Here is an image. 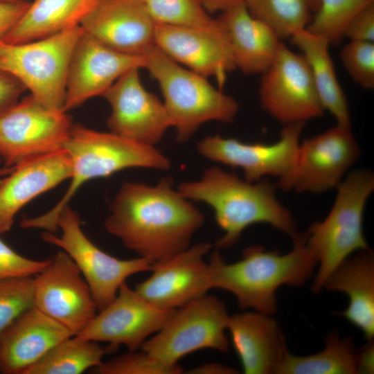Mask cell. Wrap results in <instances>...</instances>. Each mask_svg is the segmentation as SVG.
Masks as SVG:
<instances>
[{
  "instance_id": "2e32d148",
  "label": "cell",
  "mask_w": 374,
  "mask_h": 374,
  "mask_svg": "<svg viewBox=\"0 0 374 374\" xmlns=\"http://www.w3.org/2000/svg\"><path fill=\"white\" fill-rule=\"evenodd\" d=\"M139 69L125 72L103 94L111 107L107 125L112 133L155 146L172 124L163 102L142 84Z\"/></svg>"
},
{
  "instance_id": "7402d4cb",
  "label": "cell",
  "mask_w": 374,
  "mask_h": 374,
  "mask_svg": "<svg viewBox=\"0 0 374 374\" xmlns=\"http://www.w3.org/2000/svg\"><path fill=\"white\" fill-rule=\"evenodd\" d=\"M74 336L37 308L20 314L0 338V373L24 374L51 348Z\"/></svg>"
},
{
  "instance_id": "44dd1931",
  "label": "cell",
  "mask_w": 374,
  "mask_h": 374,
  "mask_svg": "<svg viewBox=\"0 0 374 374\" xmlns=\"http://www.w3.org/2000/svg\"><path fill=\"white\" fill-rule=\"evenodd\" d=\"M71 172V161L64 148L13 166L0 179V235L11 229L24 206L69 179Z\"/></svg>"
},
{
  "instance_id": "ee69618b",
  "label": "cell",
  "mask_w": 374,
  "mask_h": 374,
  "mask_svg": "<svg viewBox=\"0 0 374 374\" xmlns=\"http://www.w3.org/2000/svg\"><path fill=\"white\" fill-rule=\"evenodd\" d=\"M13 166H5L3 168H0V177H2L8 175L12 170Z\"/></svg>"
},
{
  "instance_id": "f546056e",
  "label": "cell",
  "mask_w": 374,
  "mask_h": 374,
  "mask_svg": "<svg viewBox=\"0 0 374 374\" xmlns=\"http://www.w3.org/2000/svg\"><path fill=\"white\" fill-rule=\"evenodd\" d=\"M244 3L250 15L281 41L305 29L312 18L308 0H244Z\"/></svg>"
},
{
  "instance_id": "6da1fadb",
  "label": "cell",
  "mask_w": 374,
  "mask_h": 374,
  "mask_svg": "<svg viewBox=\"0 0 374 374\" xmlns=\"http://www.w3.org/2000/svg\"><path fill=\"white\" fill-rule=\"evenodd\" d=\"M204 222L202 212L166 177L155 185L124 182L104 224L127 249L154 262L190 247Z\"/></svg>"
},
{
  "instance_id": "277c9868",
  "label": "cell",
  "mask_w": 374,
  "mask_h": 374,
  "mask_svg": "<svg viewBox=\"0 0 374 374\" xmlns=\"http://www.w3.org/2000/svg\"><path fill=\"white\" fill-rule=\"evenodd\" d=\"M64 148L71 161L70 184L60 200L48 211L26 218L21 226L55 233L57 217L78 190L91 179L109 177L127 168L166 170L169 159L155 146L127 139L111 132H100L82 125H73Z\"/></svg>"
},
{
  "instance_id": "83f0119b",
  "label": "cell",
  "mask_w": 374,
  "mask_h": 374,
  "mask_svg": "<svg viewBox=\"0 0 374 374\" xmlns=\"http://www.w3.org/2000/svg\"><path fill=\"white\" fill-rule=\"evenodd\" d=\"M356 374L359 373L357 353L348 338L339 332H330L325 348L318 353L296 356L286 353L277 374Z\"/></svg>"
},
{
  "instance_id": "ffe728a7",
  "label": "cell",
  "mask_w": 374,
  "mask_h": 374,
  "mask_svg": "<svg viewBox=\"0 0 374 374\" xmlns=\"http://www.w3.org/2000/svg\"><path fill=\"white\" fill-rule=\"evenodd\" d=\"M80 26L105 45L127 54L143 55L154 45V21L141 0H97Z\"/></svg>"
},
{
  "instance_id": "f6af8a7d",
  "label": "cell",
  "mask_w": 374,
  "mask_h": 374,
  "mask_svg": "<svg viewBox=\"0 0 374 374\" xmlns=\"http://www.w3.org/2000/svg\"><path fill=\"white\" fill-rule=\"evenodd\" d=\"M0 1H10V2H19V1H28V0H0Z\"/></svg>"
},
{
  "instance_id": "ab89813d",
  "label": "cell",
  "mask_w": 374,
  "mask_h": 374,
  "mask_svg": "<svg viewBox=\"0 0 374 374\" xmlns=\"http://www.w3.org/2000/svg\"><path fill=\"white\" fill-rule=\"evenodd\" d=\"M374 348L373 342L365 346L362 351L357 353L359 373H373Z\"/></svg>"
},
{
  "instance_id": "f35d334b",
  "label": "cell",
  "mask_w": 374,
  "mask_h": 374,
  "mask_svg": "<svg viewBox=\"0 0 374 374\" xmlns=\"http://www.w3.org/2000/svg\"><path fill=\"white\" fill-rule=\"evenodd\" d=\"M30 2L0 1V43L19 21Z\"/></svg>"
},
{
  "instance_id": "cb8c5ba5",
  "label": "cell",
  "mask_w": 374,
  "mask_h": 374,
  "mask_svg": "<svg viewBox=\"0 0 374 374\" xmlns=\"http://www.w3.org/2000/svg\"><path fill=\"white\" fill-rule=\"evenodd\" d=\"M226 30L236 69L261 74L271 64L283 43L262 21L253 17L244 3L218 17Z\"/></svg>"
},
{
  "instance_id": "603a6c76",
  "label": "cell",
  "mask_w": 374,
  "mask_h": 374,
  "mask_svg": "<svg viewBox=\"0 0 374 374\" xmlns=\"http://www.w3.org/2000/svg\"><path fill=\"white\" fill-rule=\"evenodd\" d=\"M226 330L245 374L277 373L288 352L276 321L259 312L229 316Z\"/></svg>"
},
{
  "instance_id": "52a82bcc",
  "label": "cell",
  "mask_w": 374,
  "mask_h": 374,
  "mask_svg": "<svg viewBox=\"0 0 374 374\" xmlns=\"http://www.w3.org/2000/svg\"><path fill=\"white\" fill-rule=\"evenodd\" d=\"M83 33L79 26L26 43H0V70L30 91L42 105L62 109L73 52Z\"/></svg>"
},
{
  "instance_id": "e0dca14e",
  "label": "cell",
  "mask_w": 374,
  "mask_h": 374,
  "mask_svg": "<svg viewBox=\"0 0 374 374\" xmlns=\"http://www.w3.org/2000/svg\"><path fill=\"white\" fill-rule=\"evenodd\" d=\"M175 310L154 306L125 282L115 299L98 311L89 324L75 336L109 343L112 348L125 346L128 350H138L164 326Z\"/></svg>"
},
{
  "instance_id": "d590c367",
  "label": "cell",
  "mask_w": 374,
  "mask_h": 374,
  "mask_svg": "<svg viewBox=\"0 0 374 374\" xmlns=\"http://www.w3.org/2000/svg\"><path fill=\"white\" fill-rule=\"evenodd\" d=\"M49 259H30L17 253L0 239V280L21 277H33L41 271Z\"/></svg>"
},
{
  "instance_id": "8fae6325",
  "label": "cell",
  "mask_w": 374,
  "mask_h": 374,
  "mask_svg": "<svg viewBox=\"0 0 374 374\" xmlns=\"http://www.w3.org/2000/svg\"><path fill=\"white\" fill-rule=\"evenodd\" d=\"M259 99L262 109L284 125L306 123L326 111L306 59L283 42L271 64L261 73Z\"/></svg>"
},
{
  "instance_id": "f1b7e54d",
  "label": "cell",
  "mask_w": 374,
  "mask_h": 374,
  "mask_svg": "<svg viewBox=\"0 0 374 374\" xmlns=\"http://www.w3.org/2000/svg\"><path fill=\"white\" fill-rule=\"evenodd\" d=\"M106 352L97 341L71 336L55 345L24 374H80L100 366Z\"/></svg>"
},
{
  "instance_id": "d4e9b609",
  "label": "cell",
  "mask_w": 374,
  "mask_h": 374,
  "mask_svg": "<svg viewBox=\"0 0 374 374\" xmlns=\"http://www.w3.org/2000/svg\"><path fill=\"white\" fill-rule=\"evenodd\" d=\"M324 288L346 294L348 308L339 314L370 341L374 335V258L371 249L348 257L331 274Z\"/></svg>"
},
{
  "instance_id": "7bdbcfd3",
  "label": "cell",
  "mask_w": 374,
  "mask_h": 374,
  "mask_svg": "<svg viewBox=\"0 0 374 374\" xmlns=\"http://www.w3.org/2000/svg\"><path fill=\"white\" fill-rule=\"evenodd\" d=\"M312 12H315L319 7V0H308Z\"/></svg>"
},
{
  "instance_id": "484cf974",
  "label": "cell",
  "mask_w": 374,
  "mask_h": 374,
  "mask_svg": "<svg viewBox=\"0 0 374 374\" xmlns=\"http://www.w3.org/2000/svg\"><path fill=\"white\" fill-rule=\"evenodd\" d=\"M97 0H34L3 42L17 44L47 37L80 25Z\"/></svg>"
},
{
  "instance_id": "8992f818",
  "label": "cell",
  "mask_w": 374,
  "mask_h": 374,
  "mask_svg": "<svg viewBox=\"0 0 374 374\" xmlns=\"http://www.w3.org/2000/svg\"><path fill=\"white\" fill-rule=\"evenodd\" d=\"M145 56V69L160 87L179 143L188 141L207 122L234 119L238 101L215 88L206 78L183 68L155 45Z\"/></svg>"
},
{
  "instance_id": "60d3db41",
  "label": "cell",
  "mask_w": 374,
  "mask_h": 374,
  "mask_svg": "<svg viewBox=\"0 0 374 374\" xmlns=\"http://www.w3.org/2000/svg\"><path fill=\"white\" fill-rule=\"evenodd\" d=\"M185 373L188 374H235L238 373V371L220 364L208 363L197 366Z\"/></svg>"
},
{
  "instance_id": "ac0fdd59",
  "label": "cell",
  "mask_w": 374,
  "mask_h": 374,
  "mask_svg": "<svg viewBox=\"0 0 374 374\" xmlns=\"http://www.w3.org/2000/svg\"><path fill=\"white\" fill-rule=\"evenodd\" d=\"M212 245L198 242L154 262L151 275L134 290L154 306L177 310L211 290L209 263L204 260Z\"/></svg>"
},
{
  "instance_id": "e575fe53",
  "label": "cell",
  "mask_w": 374,
  "mask_h": 374,
  "mask_svg": "<svg viewBox=\"0 0 374 374\" xmlns=\"http://www.w3.org/2000/svg\"><path fill=\"white\" fill-rule=\"evenodd\" d=\"M349 76L365 89L374 88V42L350 41L339 52Z\"/></svg>"
},
{
  "instance_id": "4dcf8cb0",
  "label": "cell",
  "mask_w": 374,
  "mask_h": 374,
  "mask_svg": "<svg viewBox=\"0 0 374 374\" xmlns=\"http://www.w3.org/2000/svg\"><path fill=\"white\" fill-rule=\"evenodd\" d=\"M374 0H319V7L306 29L325 38L330 45L339 44L350 21Z\"/></svg>"
},
{
  "instance_id": "d6a6232c",
  "label": "cell",
  "mask_w": 374,
  "mask_h": 374,
  "mask_svg": "<svg viewBox=\"0 0 374 374\" xmlns=\"http://www.w3.org/2000/svg\"><path fill=\"white\" fill-rule=\"evenodd\" d=\"M97 374H179L184 370L179 364H165L143 350L127 353L103 362L91 370Z\"/></svg>"
},
{
  "instance_id": "7c38bea8",
  "label": "cell",
  "mask_w": 374,
  "mask_h": 374,
  "mask_svg": "<svg viewBox=\"0 0 374 374\" xmlns=\"http://www.w3.org/2000/svg\"><path fill=\"white\" fill-rule=\"evenodd\" d=\"M305 123L284 125L279 139L271 144L247 143L214 135L199 141L197 150L208 160L241 168L247 181L256 182L267 176L275 177L278 179L276 186L280 188L294 168Z\"/></svg>"
},
{
  "instance_id": "30bf717a",
  "label": "cell",
  "mask_w": 374,
  "mask_h": 374,
  "mask_svg": "<svg viewBox=\"0 0 374 374\" xmlns=\"http://www.w3.org/2000/svg\"><path fill=\"white\" fill-rule=\"evenodd\" d=\"M73 125L67 112L46 107L29 95L0 115V159L13 166L62 150Z\"/></svg>"
},
{
  "instance_id": "836d02e7",
  "label": "cell",
  "mask_w": 374,
  "mask_h": 374,
  "mask_svg": "<svg viewBox=\"0 0 374 374\" xmlns=\"http://www.w3.org/2000/svg\"><path fill=\"white\" fill-rule=\"evenodd\" d=\"M32 307L33 276L0 280V338L20 314Z\"/></svg>"
},
{
  "instance_id": "5bb4252c",
  "label": "cell",
  "mask_w": 374,
  "mask_h": 374,
  "mask_svg": "<svg viewBox=\"0 0 374 374\" xmlns=\"http://www.w3.org/2000/svg\"><path fill=\"white\" fill-rule=\"evenodd\" d=\"M33 283L34 306L75 336L98 312L89 285L63 251L49 258L47 265L33 276Z\"/></svg>"
},
{
  "instance_id": "9a60e30c",
  "label": "cell",
  "mask_w": 374,
  "mask_h": 374,
  "mask_svg": "<svg viewBox=\"0 0 374 374\" xmlns=\"http://www.w3.org/2000/svg\"><path fill=\"white\" fill-rule=\"evenodd\" d=\"M154 42L175 62L206 78H215L220 89L227 73L236 69L226 30L218 17L204 26L154 22Z\"/></svg>"
},
{
  "instance_id": "74e56055",
  "label": "cell",
  "mask_w": 374,
  "mask_h": 374,
  "mask_svg": "<svg viewBox=\"0 0 374 374\" xmlns=\"http://www.w3.org/2000/svg\"><path fill=\"white\" fill-rule=\"evenodd\" d=\"M26 91L19 80L0 70V115L17 103Z\"/></svg>"
},
{
  "instance_id": "b9f144b4",
  "label": "cell",
  "mask_w": 374,
  "mask_h": 374,
  "mask_svg": "<svg viewBox=\"0 0 374 374\" xmlns=\"http://www.w3.org/2000/svg\"><path fill=\"white\" fill-rule=\"evenodd\" d=\"M209 14L223 12L232 7L244 3V0H201Z\"/></svg>"
},
{
  "instance_id": "4fadbf2b",
  "label": "cell",
  "mask_w": 374,
  "mask_h": 374,
  "mask_svg": "<svg viewBox=\"0 0 374 374\" xmlns=\"http://www.w3.org/2000/svg\"><path fill=\"white\" fill-rule=\"evenodd\" d=\"M360 154L351 127L337 124L300 142L294 168L280 188L314 194L336 189Z\"/></svg>"
},
{
  "instance_id": "7a4b0ae2",
  "label": "cell",
  "mask_w": 374,
  "mask_h": 374,
  "mask_svg": "<svg viewBox=\"0 0 374 374\" xmlns=\"http://www.w3.org/2000/svg\"><path fill=\"white\" fill-rule=\"evenodd\" d=\"M276 187L267 178L249 182L213 166L198 180L181 182L177 190L186 199L204 202L213 209L224 231L214 244L220 249L235 244L243 231L255 224H269L292 239L299 233L292 214L276 197Z\"/></svg>"
},
{
  "instance_id": "ba28073f",
  "label": "cell",
  "mask_w": 374,
  "mask_h": 374,
  "mask_svg": "<svg viewBox=\"0 0 374 374\" xmlns=\"http://www.w3.org/2000/svg\"><path fill=\"white\" fill-rule=\"evenodd\" d=\"M60 235L46 231L41 237L69 255L89 286L98 311L107 306L116 297L121 285L130 276L150 271L154 262L140 257L119 259L98 247L84 234L80 215L69 204L57 217Z\"/></svg>"
},
{
  "instance_id": "5b68a950",
  "label": "cell",
  "mask_w": 374,
  "mask_h": 374,
  "mask_svg": "<svg viewBox=\"0 0 374 374\" xmlns=\"http://www.w3.org/2000/svg\"><path fill=\"white\" fill-rule=\"evenodd\" d=\"M337 189L333 205L322 221L312 223L304 233L318 269L312 290L319 293L331 274L353 253L370 249L363 233V215L374 190V175L359 169L345 176Z\"/></svg>"
},
{
  "instance_id": "8d00e7d4",
  "label": "cell",
  "mask_w": 374,
  "mask_h": 374,
  "mask_svg": "<svg viewBox=\"0 0 374 374\" xmlns=\"http://www.w3.org/2000/svg\"><path fill=\"white\" fill-rule=\"evenodd\" d=\"M344 37L350 41L374 42V4L357 15L348 24Z\"/></svg>"
},
{
  "instance_id": "1f68e13d",
  "label": "cell",
  "mask_w": 374,
  "mask_h": 374,
  "mask_svg": "<svg viewBox=\"0 0 374 374\" xmlns=\"http://www.w3.org/2000/svg\"><path fill=\"white\" fill-rule=\"evenodd\" d=\"M156 23L204 26L213 21L201 0H141Z\"/></svg>"
},
{
  "instance_id": "9c48e42d",
  "label": "cell",
  "mask_w": 374,
  "mask_h": 374,
  "mask_svg": "<svg viewBox=\"0 0 374 374\" xmlns=\"http://www.w3.org/2000/svg\"><path fill=\"white\" fill-rule=\"evenodd\" d=\"M229 317L223 301L206 294L177 309L141 349L169 365L178 364L182 357L202 349L227 352Z\"/></svg>"
},
{
  "instance_id": "4316f807",
  "label": "cell",
  "mask_w": 374,
  "mask_h": 374,
  "mask_svg": "<svg viewBox=\"0 0 374 374\" xmlns=\"http://www.w3.org/2000/svg\"><path fill=\"white\" fill-rule=\"evenodd\" d=\"M290 39L306 59L325 110L335 117L337 124L351 127L348 100L336 75L330 43L306 28L296 32Z\"/></svg>"
},
{
  "instance_id": "3957f363",
  "label": "cell",
  "mask_w": 374,
  "mask_h": 374,
  "mask_svg": "<svg viewBox=\"0 0 374 374\" xmlns=\"http://www.w3.org/2000/svg\"><path fill=\"white\" fill-rule=\"evenodd\" d=\"M292 240L293 247L285 254L253 246L233 263L225 262L216 249L208 262L211 289L233 294L242 310L274 314L277 308V290L284 285H303L317 265L304 233H298Z\"/></svg>"
},
{
  "instance_id": "d6986e66",
  "label": "cell",
  "mask_w": 374,
  "mask_h": 374,
  "mask_svg": "<svg viewBox=\"0 0 374 374\" xmlns=\"http://www.w3.org/2000/svg\"><path fill=\"white\" fill-rule=\"evenodd\" d=\"M145 65V55L116 51L83 30L71 57L63 110L68 112L93 97L103 96L125 72Z\"/></svg>"
}]
</instances>
